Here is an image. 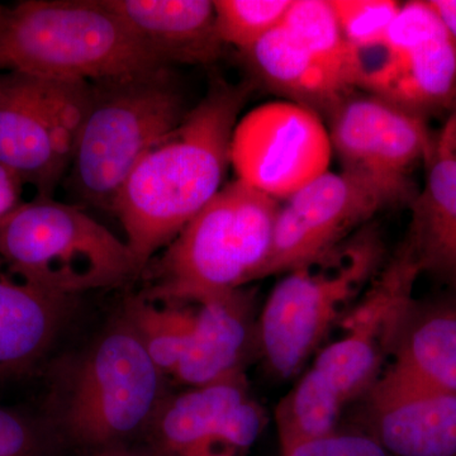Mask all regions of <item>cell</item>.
I'll use <instances>...</instances> for the list:
<instances>
[{"mask_svg":"<svg viewBox=\"0 0 456 456\" xmlns=\"http://www.w3.org/2000/svg\"><path fill=\"white\" fill-rule=\"evenodd\" d=\"M253 84L213 80L175 130L132 170L112 213L126 233L140 275L224 187L231 142Z\"/></svg>","mask_w":456,"mask_h":456,"instance_id":"obj_1","label":"cell"},{"mask_svg":"<svg viewBox=\"0 0 456 456\" xmlns=\"http://www.w3.org/2000/svg\"><path fill=\"white\" fill-rule=\"evenodd\" d=\"M167 377L125 314L53 373L44 415L66 452L92 456L139 444L165 399Z\"/></svg>","mask_w":456,"mask_h":456,"instance_id":"obj_2","label":"cell"},{"mask_svg":"<svg viewBox=\"0 0 456 456\" xmlns=\"http://www.w3.org/2000/svg\"><path fill=\"white\" fill-rule=\"evenodd\" d=\"M163 68L104 0L0 4V71L93 84Z\"/></svg>","mask_w":456,"mask_h":456,"instance_id":"obj_3","label":"cell"},{"mask_svg":"<svg viewBox=\"0 0 456 456\" xmlns=\"http://www.w3.org/2000/svg\"><path fill=\"white\" fill-rule=\"evenodd\" d=\"M281 200L236 179L146 266L149 298L200 302L259 281Z\"/></svg>","mask_w":456,"mask_h":456,"instance_id":"obj_4","label":"cell"},{"mask_svg":"<svg viewBox=\"0 0 456 456\" xmlns=\"http://www.w3.org/2000/svg\"><path fill=\"white\" fill-rule=\"evenodd\" d=\"M386 242L370 222L270 292L256 322V350L270 373L289 379L305 367L386 265Z\"/></svg>","mask_w":456,"mask_h":456,"instance_id":"obj_5","label":"cell"},{"mask_svg":"<svg viewBox=\"0 0 456 456\" xmlns=\"http://www.w3.org/2000/svg\"><path fill=\"white\" fill-rule=\"evenodd\" d=\"M169 68L92 84L69 184L82 202L112 212L142 156L187 116Z\"/></svg>","mask_w":456,"mask_h":456,"instance_id":"obj_6","label":"cell"},{"mask_svg":"<svg viewBox=\"0 0 456 456\" xmlns=\"http://www.w3.org/2000/svg\"><path fill=\"white\" fill-rule=\"evenodd\" d=\"M0 259L51 292L75 297L139 277L130 248L74 204L38 198L0 222Z\"/></svg>","mask_w":456,"mask_h":456,"instance_id":"obj_7","label":"cell"},{"mask_svg":"<svg viewBox=\"0 0 456 456\" xmlns=\"http://www.w3.org/2000/svg\"><path fill=\"white\" fill-rule=\"evenodd\" d=\"M92 84L0 73V165L53 198L73 163Z\"/></svg>","mask_w":456,"mask_h":456,"instance_id":"obj_8","label":"cell"},{"mask_svg":"<svg viewBox=\"0 0 456 456\" xmlns=\"http://www.w3.org/2000/svg\"><path fill=\"white\" fill-rule=\"evenodd\" d=\"M354 55L356 90L422 117L452 107L456 49L426 0L402 3L382 40Z\"/></svg>","mask_w":456,"mask_h":456,"instance_id":"obj_9","label":"cell"},{"mask_svg":"<svg viewBox=\"0 0 456 456\" xmlns=\"http://www.w3.org/2000/svg\"><path fill=\"white\" fill-rule=\"evenodd\" d=\"M412 198L351 171H327L281 204L259 281L318 259L370 224L378 213Z\"/></svg>","mask_w":456,"mask_h":456,"instance_id":"obj_10","label":"cell"},{"mask_svg":"<svg viewBox=\"0 0 456 456\" xmlns=\"http://www.w3.org/2000/svg\"><path fill=\"white\" fill-rule=\"evenodd\" d=\"M419 275L402 242L338 325L340 336L317 354L312 369L345 404L362 398L383 373L402 322L416 301L413 289Z\"/></svg>","mask_w":456,"mask_h":456,"instance_id":"obj_11","label":"cell"},{"mask_svg":"<svg viewBox=\"0 0 456 456\" xmlns=\"http://www.w3.org/2000/svg\"><path fill=\"white\" fill-rule=\"evenodd\" d=\"M332 155L322 117L285 101L263 104L242 116L231 142V167L237 179L278 200L327 173Z\"/></svg>","mask_w":456,"mask_h":456,"instance_id":"obj_12","label":"cell"},{"mask_svg":"<svg viewBox=\"0 0 456 456\" xmlns=\"http://www.w3.org/2000/svg\"><path fill=\"white\" fill-rule=\"evenodd\" d=\"M265 425L242 373L170 393L141 443L165 456H248Z\"/></svg>","mask_w":456,"mask_h":456,"instance_id":"obj_13","label":"cell"},{"mask_svg":"<svg viewBox=\"0 0 456 456\" xmlns=\"http://www.w3.org/2000/svg\"><path fill=\"white\" fill-rule=\"evenodd\" d=\"M332 151L342 170L415 196L410 171L430 155L425 117L358 90L327 114Z\"/></svg>","mask_w":456,"mask_h":456,"instance_id":"obj_14","label":"cell"},{"mask_svg":"<svg viewBox=\"0 0 456 456\" xmlns=\"http://www.w3.org/2000/svg\"><path fill=\"white\" fill-rule=\"evenodd\" d=\"M355 430L393 456H456V395L387 367L362 397Z\"/></svg>","mask_w":456,"mask_h":456,"instance_id":"obj_15","label":"cell"},{"mask_svg":"<svg viewBox=\"0 0 456 456\" xmlns=\"http://www.w3.org/2000/svg\"><path fill=\"white\" fill-rule=\"evenodd\" d=\"M254 311V293L245 287L197 302L193 332L171 378L196 388L244 373L256 349Z\"/></svg>","mask_w":456,"mask_h":456,"instance_id":"obj_16","label":"cell"},{"mask_svg":"<svg viewBox=\"0 0 456 456\" xmlns=\"http://www.w3.org/2000/svg\"><path fill=\"white\" fill-rule=\"evenodd\" d=\"M165 64L211 65L226 49L209 0H104Z\"/></svg>","mask_w":456,"mask_h":456,"instance_id":"obj_17","label":"cell"},{"mask_svg":"<svg viewBox=\"0 0 456 456\" xmlns=\"http://www.w3.org/2000/svg\"><path fill=\"white\" fill-rule=\"evenodd\" d=\"M73 299L33 283L0 259V378L31 370L46 356Z\"/></svg>","mask_w":456,"mask_h":456,"instance_id":"obj_18","label":"cell"},{"mask_svg":"<svg viewBox=\"0 0 456 456\" xmlns=\"http://www.w3.org/2000/svg\"><path fill=\"white\" fill-rule=\"evenodd\" d=\"M425 161L424 187L411 200L403 242L421 275L456 296V158L439 139Z\"/></svg>","mask_w":456,"mask_h":456,"instance_id":"obj_19","label":"cell"},{"mask_svg":"<svg viewBox=\"0 0 456 456\" xmlns=\"http://www.w3.org/2000/svg\"><path fill=\"white\" fill-rule=\"evenodd\" d=\"M240 56L255 82L321 117L355 92L330 73L283 25Z\"/></svg>","mask_w":456,"mask_h":456,"instance_id":"obj_20","label":"cell"},{"mask_svg":"<svg viewBox=\"0 0 456 456\" xmlns=\"http://www.w3.org/2000/svg\"><path fill=\"white\" fill-rule=\"evenodd\" d=\"M393 370L424 386L456 395V296L416 301L392 350Z\"/></svg>","mask_w":456,"mask_h":456,"instance_id":"obj_21","label":"cell"},{"mask_svg":"<svg viewBox=\"0 0 456 456\" xmlns=\"http://www.w3.org/2000/svg\"><path fill=\"white\" fill-rule=\"evenodd\" d=\"M345 406L317 371H305L275 410L281 456L338 431Z\"/></svg>","mask_w":456,"mask_h":456,"instance_id":"obj_22","label":"cell"},{"mask_svg":"<svg viewBox=\"0 0 456 456\" xmlns=\"http://www.w3.org/2000/svg\"><path fill=\"white\" fill-rule=\"evenodd\" d=\"M122 314L155 364L170 379L193 332L197 302L161 301L139 293L126 299Z\"/></svg>","mask_w":456,"mask_h":456,"instance_id":"obj_23","label":"cell"},{"mask_svg":"<svg viewBox=\"0 0 456 456\" xmlns=\"http://www.w3.org/2000/svg\"><path fill=\"white\" fill-rule=\"evenodd\" d=\"M283 26L345 86L356 90L354 49L330 0H292Z\"/></svg>","mask_w":456,"mask_h":456,"instance_id":"obj_24","label":"cell"},{"mask_svg":"<svg viewBox=\"0 0 456 456\" xmlns=\"http://www.w3.org/2000/svg\"><path fill=\"white\" fill-rule=\"evenodd\" d=\"M290 4L292 0H215L218 37L244 53L283 25Z\"/></svg>","mask_w":456,"mask_h":456,"instance_id":"obj_25","label":"cell"},{"mask_svg":"<svg viewBox=\"0 0 456 456\" xmlns=\"http://www.w3.org/2000/svg\"><path fill=\"white\" fill-rule=\"evenodd\" d=\"M59 435L44 413L0 407V456H64Z\"/></svg>","mask_w":456,"mask_h":456,"instance_id":"obj_26","label":"cell"},{"mask_svg":"<svg viewBox=\"0 0 456 456\" xmlns=\"http://www.w3.org/2000/svg\"><path fill=\"white\" fill-rule=\"evenodd\" d=\"M345 38L353 49H362L384 37L402 3L395 0H330Z\"/></svg>","mask_w":456,"mask_h":456,"instance_id":"obj_27","label":"cell"},{"mask_svg":"<svg viewBox=\"0 0 456 456\" xmlns=\"http://www.w3.org/2000/svg\"><path fill=\"white\" fill-rule=\"evenodd\" d=\"M284 456H393L364 432L338 428L334 434L305 444Z\"/></svg>","mask_w":456,"mask_h":456,"instance_id":"obj_28","label":"cell"},{"mask_svg":"<svg viewBox=\"0 0 456 456\" xmlns=\"http://www.w3.org/2000/svg\"><path fill=\"white\" fill-rule=\"evenodd\" d=\"M23 187V183L11 170L0 165V222L25 202L22 200Z\"/></svg>","mask_w":456,"mask_h":456,"instance_id":"obj_29","label":"cell"},{"mask_svg":"<svg viewBox=\"0 0 456 456\" xmlns=\"http://www.w3.org/2000/svg\"><path fill=\"white\" fill-rule=\"evenodd\" d=\"M435 12L456 49V0H426Z\"/></svg>","mask_w":456,"mask_h":456,"instance_id":"obj_30","label":"cell"},{"mask_svg":"<svg viewBox=\"0 0 456 456\" xmlns=\"http://www.w3.org/2000/svg\"><path fill=\"white\" fill-rule=\"evenodd\" d=\"M92 456H165L156 450L150 448L145 444L139 443L134 445L122 446V448H116L107 450V452H99V454Z\"/></svg>","mask_w":456,"mask_h":456,"instance_id":"obj_31","label":"cell"},{"mask_svg":"<svg viewBox=\"0 0 456 456\" xmlns=\"http://www.w3.org/2000/svg\"><path fill=\"white\" fill-rule=\"evenodd\" d=\"M439 139L448 145L450 151L456 158V122H446Z\"/></svg>","mask_w":456,"mask_h":456,"instance_id":"obj_32","label":"cell"},{"mask_svg":"<svg viewBox=\"0 0 456 456\" xmlns=\"http://www.w3.org/2000/svg\"><path fill=\"white\" fill-rule=\"evenodd\" d=\"M450 116L448 122H456V94L454 101H452V107H450Z\"/></svg>","mask_w":456,"mask_h":456,"instance_id":"obj_33","label":"cell"}]
</instances>
